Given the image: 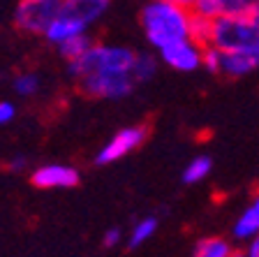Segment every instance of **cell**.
<instances>
[{
	"instance_id": "obj_1",
	"label": "cell",
	"mask_w": 259,
	"mask_h": 257,
	"mask_svg": "<svg viewBox=\"0 0 259 257\" xmlns=\"http://www.w3.org/2000/svg\"><path fill=\"white\" fill-rule=\"evenodd\" d=\"M190 16L192 10L171 5L167 0H151L141 10V28L151 47L160 51L178 40L190 38Z\"/></svg>"
},
{
	"instance_id": "obj_2",
	"label": "cell",
	"mask_w": 259,
	"mask_h": 257,
	"mask_svg": "<svg viewBox=\"0 0 259 257\" xmlns=\"http://www.w3.org/2000/svg\"><path fill=\"white\" fill-rule=\"evenodd\" d=\"M137 54L127 47H116V44H93L81 58L67 63V72L74 79H86L95 72H113L123 70L132 72Z\"/></svg>"
},
{
	"instance_id": "obj_3",
	"label": "cell",
	"mask_w": 259,
	"mask_h": 257,
	"mask_svg": "<svg viewBox=\"0 0 259 257\" xmlns=\"http://www.w3.org/2000/svg\"><path fill=\"white\" fill-rule=\"evenodd\" d=\"M213 47L220 51H248L259 47V26L250 16H220L213 23Z\"/></svg>"
},
{
	"instance_id": "obj_4",
	"label": "cell",
	"mask_w": 259,
	"mask_h": 257,
	"mask_svg": "<svg viewBox=\"0 0 259 257\" xmlns=\"http://www.w3.org/2000/svg\"><path fill=\"white\" fill-rule=\"evenodd\" d=\"M63 0H19L14 10V26L28 35H47L51 23L60 16Z\"/></svg>"
},
{
	"instance_id": "obj_5",
	"label": "cell",
	"mask_w": 259,
	"mask_h": 257,
	"mask_svg": "<svg viewBox=\"0 0 259 257\" xmlns=\"http://www.w3.org/2000/svg\"><path fill=\"white\" fill-rule=\"evenodd\" d=\"M135 77L132 72L113 70V72H95V75L81 79V88L91 97H102V100H120L127 97L135 88Z\"/></svg>"
},
{
	"instance_id": "obj_6",
	"label": "cell",
	"mask_w": 259,
	"mask_h": 257,
	"mask_svg": "<svg viewBox=\"0 0 259 257\" xmlns=\"http://www.w3.org/2000/svg\"><path fill=\"white\" fill-rule=\"evenodd\" d=\"M146 134H148V130L144 125H130V128L118 130L102 149L97 151L95 162L97 165H111V162L120 160V158H125L127 153H132L135 149H139L144 144Z\"/></svg>"
},
{
	"instance_id": "obj_7",
	"label": "cell",
	"mask_w": 259,
	"mask_h": 257,
	"mask_svg": "<svg viewBox=\"0 0 259 257\" xmlns=\"http://www.w3.org/2000/svg\"><path fill=\"white\" fill-rule=\"evenodd\" d=\"M162 60L178 72H194L201 67V58H204V47H199L192 40H178V42L169 44V47L160 49Z\"/></svg>"
},
{
	"instance_id": "obj_8",
	"label": "cell",
	"mask_w": 259,
	"mask_h": 257,
	"mask_svg": "<svg viewBox=\"0 0 259 257\" xmlns=\"http://www.w3.org/2000/svg\"><path fill=\"white\" fill-rule=\"evenodd\" d=\"M107 7H109V0H63L60 16L79 23L81 28L88 30V26H93L97 19H102Z\"/></svg>"
},
{
	"instance_id": "obj_9",
	"label": "cell",
	"mask_w": 259,
	"mask_h": 257,
	"mask_svg": "<svg viewBox=\"0 0 259 257\" xmlns=\"http://www.w3.org/2000/svg\"><path fill=\"white\" fill-rule=\"evenodd\" d=\"M32 183L44 190L51 188H74L79 183V171L70 165H42L30 174Z\"/></svg>"
},
{
	"instance_id": "obj_10",
	"label": "cell",
	"mask_w": 259,
	"mask_h": 257,
	"mask_svg": "<svg viewBox=\"0 0 259 257\" xmlns=\"http://www.w3.org/2000/svg\"><path fill=\"white\" fill-rule=\"evenodd\" d=\"M259 70V47L248 51H222V75L241 79Z\"/></svg>"
},
{
	"instance_id": "obj_11",
	"label": "cell",
	"mask_w": 259,
	"mask_h": 257,
	"mask_svg": "<svg viewBox=\"0 0 259 257\" xmlns=\"http://www.w3.org/2000/svg\"><path fill=\"white\" fill-rule=\"evenodd\" d=\"M259 234V206L254 202H250L243 213L234 223V239L238 241H252Z\"/></svg>"
},
{
	"instance_id": "obj_12",
	"label": "cell",
	"mask_w": 259,
	"mask_h": 257,
	"mask_svg": "<svg viewBox=\"0 0 259 257\" xmlns=\"http://www.w3.org/2000/svg\"><path fill=\"white\" fill-rule=\"evenodd\" d=\"M81 32H86V28H81L79 23L70 21V19H65V16H58L54 23H51V28L47 30V42L51 44H63L65 40H70V38H76V35H81Z\"/></svg>"
},
{
	"instance_id": "obj_13",
	"label": "cell",
	"mask_w": 259,
	"mask_h": 257,
	"mask_svg": "<svg viewBox=\"0 0 259 257\" xmlns=\"http://www.w3.org/2000/svg\"><path fill=\"white\" fill-rule=\"evenodd\" d=\"M213 23H215L213 19H206V16L192 12V16H190V40L204 49L210 47V42H213Z\"/></svg>"
},
{
	"instance_id": "obj_14",
	"label": "cell",
	"mask_w": 259,
	"mask_h": 257,
	"mask_svg": "<svg viewBox=\"0 0 259 257\" xmlns=\"http://www.w3.org/2000/svg\"><path fill=\"white\" fill-rule=\"evenodd\" d=\"M232 246L229 241L220 239V236H208V239H201L197 246H194L192 257H232Z\"/></svg>"
},
{
	"instance_id": "obj_15",
	"label": "cell",
	"mask_w": 259,
	"mask_h": 257,
	"mask_svg": "<svg viewBox=\"0 0 259 257\" xmlns=\"http://www.w3.org/2000/svg\"><path fill=\"white\" fill-rule=\"evenodd\" d=\"M91 47H93V38L88 32H81L76 38H70V40H65L63 44H58V54L63 56L67 63H72V60L81 58Z\"/></svg>"
},
{
	"instance_id": "obj_16",
	"label": "cell",
	"mask_w": 259,
	"mask_h": 257,
	"mask_svg": "<svg viewBox=\"0 0 259 257\" xmlns=\"http://www.w3.org/2000/svg\"><path fill=\"white\" fill-rule=\"evenodd\" d=\"M210 169H213V160H210L208 156H197V158H192V160L188 162V167L183 169V181L188 183V186L199 183L208 176Z\"/></svg>"
},
{
	"instance_id": "obj_17",
	"label": "cell",
	"mask_w": 259,
	"mask_h": 257,
	"mask_svg": "<svg viewBox=\"0 0 259 257\" xmlns=\"http://www.w3.org/2000/svg\"><path fill=\"white\" fill-rule=\"evenodd\" d=\"M157 72V60L153 58V56L148 54H137L135 58V65H132V77H135V81L139 84V81H148L153 79Z\"/></svg>"
},
{
	"instance_id": "obj_18",
	"label": "cell",
	"mask_w": 259,
	"mask_h": 257,
	"mask_svg": "<svg viewBox=\"0 0 259 257\" xmlns=\"http://www.w3.org/2000/svg\"><path fill=\"white\" fill-rule=\"evenodd\" d=\"M155 230H157L155 218H141L139 223L132 227V232H130V248H137V246H141V243H146L155 234Z\"/></svg>"
},
{
	"instance_id": "obj_19",
	"label": "cell",
	"mask_w": 259,
	"mask_h": 257,
	"mask_svg": "<svg viewBox=\"0 0 259 257\" xmlns=\"http://www.w3.org/2000/svg\"><path fill=\"white\" fill-rule=\"evenodd\" d=\"M14 91L23 97L35 95V93L39 91V77L32 75V72H23V75H19L16 81H14Z\"/></svg>"
},
{
	"instance_id": "obj_20",
	"label": "cell",
	"mask_w": 259,
	"mask_h": 257,
	"mask_svg": "<svg viewBox=\"0 0 259 257\" xmlns=\"http://www.w3.org/2000/svg\"><path fill=\"white\" fill-rule=\"evenodd\" d=\"M201 67L210 75H222V51L218 47H206L204 49V58H201Z\"/></svg>"
},
{
	"instance_id": "obj_21",
	"label": "cell",
	"mask_w": 259,
	"mask_h": 257,
	"mask_svg": "<svg viewBox=\"0 0 259 257\" xmlns=\"http://www.w3.org/2000/svg\"><path fill=\"white\" fill-rule=\"evenodd\" d=\"M257 0H222L225 16H248Z\"/></svg>"
},
{
	"instance_id": "obj_22",
	"label": "cell",
	"mask_w": 259,
	"mask_h": 257,
	"mask_svg": "<svg viewBox=\"0 0 259 257\" xmlns=\"http://www.w3.org/2000/svg\"><path fill=\"white\" fill-rule=\"evenodd\" d=\"M197 14L206 16V19H220V16H225V12H222V0H197V5H194V10Z\"/></svg>"
},
{
	"instance_id": "obj_23",
	"label": "cell",
	"mask_w": 259,
	"mask_h": 257,
	"mask_svg": "<svg viewBox=\"0 0 259 257\" xmlns=\"http://www.w3.org/2000/svg\"><path fill=\"white\" fill-rule=\"evenodd\" d=\"M16 109L12 102H0V125H7L10 121H14Z\"/></svg>"
},
{
	"instance_id": "obj_24",
	"label": "cell",
	"mask_w": 259,
	"mask_h": 257,
	"mask_svg": "<svg viewBox=\"0 0 259 257\" xmlns=\"http://www.w3.org/2000/svg\"><path fill=\"white\" fill-rule=\"evenodd\" d=\"M120 239H123V232L118 230V227H111V230L104 234V246L107 248H113V246H118Z\"/></svg>"
},
{
	"instance_id": "obj_25",
	"label": "cell",
	"mask_w": 259,
	"mask_h": 257,
	"mask_svg": "<svg viewBox=\"0 0 259 257\" xmlns=\"http://www.w3.org/2000/svg\"><path fill=\"white\" fill-rule=\"evenodd\" d=\"M243 257H259V234L254 236L252 241H248V246L243 250Z\"/></svg>"
},
{
	"instance_id": "obj_26",
	"label": "cell",
	"mask_w": 259,
	"mask_h": 257,
	"mask_svg": "<svg viewBox=\"0 0 259 257\" xmlns=\"http://www.w3.org/2000/svg\"><path fill=\"white\" fill-rule=\"evenodd\" d=\"M167 3L178 5V7H185V10H194V5H197V0H167Z\"/></svg>"
},
{
	"instance_id": "obj_27",
	"label": "cell",
	"mask_w": 259,
	"mask_h": 257,
	"mask_svg": "<svg viewBox=\"0 0 259 257\" xmlns=\"http://www.w3.org/2000/svg\"><path fill=\"white\" fill-rule=\"evenodd\" d=\"M23 167H26V158H23V156L14 158V160L10 162V169H12V171H21Z\"/></svg>"
},
{
	"instance_id": "obj_28",
	"label": "cell",
	"mask_w": 259,
	"mask_h": 257,
	"mask_svg": "<svg viewBox=\"0 0 259 257\" xmlns=\"http://www.w3.org/2000/svg\"><path fill=\"white\" fill-rule=\"evenodd\" d=\"M248 16H250V19H252V21L259 26V0L252 5V10H250V14H248Z\"/></svg>"
},
{
	"instance_id": "obj_29",
	"label": "cell",
	"mask_w": 259,
	"mask_h": 257,
	"mask_svg": "<svg viewBox=\"0 0 259 257\" xmlns=\"http://www.w3.org/2000/svg\"><path fill=\"white\" fill-rule=\"evenodd\" d=\"M232 257H243V252H232Z\"/></svg>"
},
{
	"instance_id": "obj_30",
	"label": "cell",
	"mask_w": 259,
	"mask_h": 257,
	"mask_svg": "<svg viewBox=\"0 0 259 257\" xmlns=\"http://www.w3.org/2000/svg\"><path fill=\"white\" fill-rule=\"evenodd\" d=\"M252 202H254V204H257V206H259V195H257V197H254V199H252Z\"/></svg>"
}]
</instances>
